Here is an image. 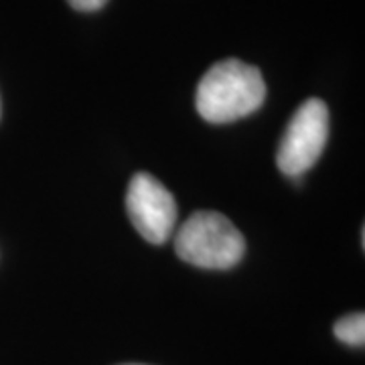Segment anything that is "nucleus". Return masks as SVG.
Masks as SVG:
<instances>
[{
	"label": "nucleus",
	"instance_id": "39448f33",
	"mask_svg": "<svg viewBox=\"0 0 365 365\" xmlns=\"http://www.w3.org/2000/svg\"><path fill=\"white\" fill-rule=\"evenodd\" d=\"M335 337L351 347H364L365 345V314L353 313L339 319L335 323Z\"/></svg>",
	"mask_w": 365,
	"mask_h": 365
},
{
	"label": "nucleus",
	"instance_id": "7ed1b4c3",
	"mask_svg": "<svg viewBox=\"0 0 365 365\" xmlns=\"http://www.w3.org/2000/svg\"><path fill=\"white\" fill-rule=\"evenodd\" d=\"M329 138V110L321 100H307L288 122L276 163L288 177H300L313 167Z\"/></svg>",
	"mask_w": 365,
	"mask_h": 365
},
{
	"label": "nucleus",
	"instance_id": "423d86ee",
	"mask_svg": "<svg viewBox=\"0 0 365 365\" xmlns=\"http://www.w3.org/2000/svg\"><path fill=\"white\" fill-rule=\"evenodd\" d=\"M76 11L91 13V11H100L108 0H67Z\"/></svg>",
	"mask_w": 365,
	"mask_h": 365
},
{
	"label": "nucleus",
	"instance_id": "f257e3e1",
	"mask_svg": "<svg viewBox=\"0 0 365 365\" xmlns=\"http://www.w3.org/2000/svg\"><path fill=\"white\" fill-rule=\"evenodd\" d=\"M266 98L260 69L240 59H223L197 86L195 106L203 120L227 124L256 112Z\"/></svg>",
	"mask_w": 365,
	"mask_h": 365
},
{
	"label": "nucleus",
	"instance_id": "f03ea898",
	"mask_svg": "<svg viewBox=\"0 0 365 365\" xmlns=\"http://www.w3.org/2000/svg\"><path fill=\"white\" fill-rule=\"evenodd\" d=\"M175 252L187 264L227 270L244 258L246 242L234 223L215 211H197L175 235Z\"/></svg>",
	"mask_w": 365,
	"mask_h": 365
},
{
	"label": "nucleus",
	"instance_id": "20e7f679",
	"mask_svg": "<svg viewBox=\"0 0 365 365\" xmlns=\"http://www.w3.org/2000/svg\"><path fill=\"white\" fill-rule=\"evenodd\" d=\"M126 211L136 232L150 244H165L177 225V201L170 191L148 173L132 177L126 193Z\"/></svg>",
	"mask_w": 365,
	"mask_h": 365
}]
</instances>
